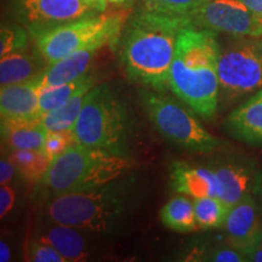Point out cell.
<instances>
[{
    "instance_id": "20",
    "label": "cell",
    "mask_w": 262,
    "mask_h": 262,
    "mask_svg": "<svg viewBox=\"0 0 262 262\" xmlns=\"http://www.w3.org/2000/svg\"><path fill=\"white\" fill-rule=\"evenodd\" d=\"M95 86H88L78 91L74 96H72L67 102L56 108L52 112H49L40 117L39 122L48 133L54 131H72L77 123L78 117L84 106L85 98L89 91Z\"/></svg>"
},
{
    "instance_id": "13",
    "label": "cell",
    "mask_w": 262,
    "mask_h": 262,
    "mask_svg": "<svg viewBox=\"0 0 262 262\" xmlns=\"http://www.w3.org/2000/svg\"><path fill=\"white\" fill-rule=\"evenodd\" d=\"M226 127L242 142L262 146V89L232 111L226 119Z\"/></svg>"
},
{
    "instance_id": "35",
    "label": "cell",
    "mask_w": 262,
    "mask_h": 262,
    "mask_svg": "<svg viewBox=\"0 0 262 262\" xmlns=\"http://www.w3.org/2000/svg\"><path fill=\"white\" fill-rule=\"evenodd\" d=\"M135 0H107V4L116 6V8L124 9L126 6H130Z\"/></svg>"
},
{
    "instance_id": "4",
    "label": "cell",
    "mask_w": 262,
    "mask_h": 262,
    "mask_svg": "<svg viewBox=\"0 0 262 262\" xmlns=\"http://www.w3.org/2000/svg\"><path fill=\"white\" fill-rule=\"evenodd\" d=\"M125 187L111 182L86 191L57 194L48 204L50 221L83 232L104 233L122 221L129 204Z\"/></svg>"
},
{
    "instance_id": "30",
    "label": "cell",
    "mask_w": 262,
    "mask_h": 262,
    "mask_svg": "<svg viewBox=\"0 0 262 262\" xmlns=\"http://www.w3.org/2000/svg\"><path fill=\"white\" fill-rule=\"evenodd\" d=\"M15 199V189L10 185H2V187H0V217L4 219L12 210Z\"/></svg>"
},
{
    "instance_id": "1",
    "label": "cell",
    "mask_w": 262,
    "mask_h": 262,
    "mask_svg": "<svg viewBox=\"0 0 262 262\" xmlns=\"http://www.w3.org/2000/svg\"><path fill=\"white\" fill-rule=\"evenodd\" d=\"M189 17H173L143 10L126 26L122 63L130 79L156 91L169 89V74L181 32Z\"/></svg>"
},
{
    "instance_id": "6",
    "label": "cell",
    "mask_w": 262,
    "mask_h": 262,
    "mask_svg": "<svg viewBox=\"0 0 262 262\" xmlns=\"http://www.w3.org/2000/svg\"><path fill=\"white\" fill-rule=\"evenodd\" d=\"M127 126V113L119 98L106 85H96L86 95L73 133L80 145L124 155Z\"/></svg>"
},
{
    "instance_id": "11",
    "label": "cell",
    "mask_w": 262,
    "mask_h": 262,
    "mask_svg": "<svg viewBox=\"0 0 262 262\" xmlns=\"http://www.w3.org/2000/svg\"><path fill=\"white\" fill-rule=\"evenodd\" d=\"M224 228L229 247L248 258L262 241V219L250 194L229 209Z\"/></svg>"
},
{
    "instance_id": "31",
    "label": "cell",
    "mask_w": 262,
    "mask_h": 262,
    "mask_svg": "<svg viewBox=\"0 0 262 262\" xmlns=\"http://www.w3.org/2000/svg\"><path fill=\"white\" fill-rule=\"evenodd\" d=\"M16 171V166L14 163L8 159H2L0 162V185H9L14 178Z\"/></svg>"
},
{
    "instance_id": "24",
    "label": "cell",
    "mask_w": 262,
    "mask_h": 262,
    "mask_svg": "<svg viewBox=\"0 0 262 262\" xmlns=\"http://www.w3.org/2000/svg\"><path fill=\"white\" fill-rule=\"evenodd\" d=\"M198 228L211 229L224 227L229 209L219 196H203L193 199Z\"/></svg>"
},
{
    "instance_id": "2",
    "label": "cell",
    "mask_w": 262,
    "mask_h": 262,
    "mask_svg": "<svg viewBox=\"0 0 262 262\" xmlns=\"http://www.w3.org/2000/svg\"><path fill=\"white\" fill-rule=\"evenodd\" d=\"M216 33L189 25L180 34L169 74V88L205 119L216 116L220 102Z\"/></svg>"
},
{
    "instance_id": "3",
    "label": "cell",
    "mask_w": 262,
    "mask_h": 262,
    "mask_svg": "<svg viewBox=\"0 0 262 262\" xmlns=\"http://www.w3.org/2000/svg\"><path fill=\"white\" fill-rule=\"evenodd\" d=\"M133 165L124 155L75 143L51 160L40 182L55 195L86 191L114 182Z\"/></svg>"
},
{
    "instance_id": "10",
    "label": "cell",
    "mask_w": 262,
    "mask_h": 262,
    "mask_svg": "<svg viewBox=\"0 0 262 262\" xmlns=\"http://www.w3.org/2000/svg\"><path fill=\"white\" fill-rule=\"evenodd\" d=\"M14 9L29 32L103 12L89 0H14Z\"/></svg>"
},
{
    "instance_id": "32",
    "label": "cell",
    "mask_w": 262,
    "mask_h": 262,
    "mask_svg": "<svg viewBox=\"0 0 262 262\" xmlns=\"http://www.w3.org/2000/svg\"><path fill=\"white\" fill-rule=\"evenodd\" d=\"M239 2L243 3L256 17L262 19V0H239Z\"/></svg>"
},
{
    "instance_id": "8",
    "label": "cell",
    "mask_w": 262,
    "mask_h": 262,
    "mask_svg": "<svg viewBox=\"0 0 262 262\" xmlns=\"http://www.w3.org/2000/svg\"><path fill=\"white\" fill-rule=\"evenodd\" d=\"M143 102L150 122L170 142L199 153H210L221 146L220 139L209 133L191 112L171 98L148 93Z\"/></svg>"
},
{
    "instance_id": "16",
    "label": "cell",
    "mask_w": 262,
    "mask_h": 262,
    "mask_svg": "<svg viewBox=\"0 0 262 262\" xmlns=\"http://www.w3.org/2000/svg\"><path fill=\"white\" fill-rule=\"evenodd\" d=\"M100 49H88L66 56L54 63L45 66L40 75L41 89L58 86L74 81L89 73Z\"/></svg>"
},
{
    "instance_id": "33",
    "label": "cell",
    "mask_w": 262,
    "mask_h": 262,
    "mask_svg": "<svg viewBox=\"0 0 262 262\" xmlns=\"http://www.w3.org/2000/svg\"><path fill=\"white\" fill-rule=\"evenodd\" d=\"M10 258H11V249L6 242L2 241L0 242V261L9 262Z\"/></svg>"
},
{
    "instance_id": "25",
    "label": "cell",
    "mask_w": 262,
    "mask_h": 262,
    "mask_svg": "<svg viewBox=\"0 0 262 262\" xmlns=\"http://www.w3.org/2000/svg\"><path fill=\"white\" fill-rule=\"evenodd\" d=\"M203 0H143L145 9L156 14L173 16V17H191Z\"/></svg>"
},
{
    "instance_id": "7",
    "label": "cell",
    "mask_w": 262,
    "mask_h": 262,
    "mask_svg": "<svg viewBox=\"0 0 262 262\" xmlns=\"http://www.w3.org/2000/svg\"><path fill=\"white\" fill-rule=\"evenodd\" d=\"M220 97L231 104L262 89V37H234L219 51Z\"/></svg>"
},
{
    "instance_id": "26",
    "label": "cell",
    "mask_w": 262,
    "mask_h": 262,
    "mask_svg": "<svg viewBox=\"0 0 262 262\" xmlns=\"http://www.w3.org/2000/svg\"><path fill=\"white\" fill-rule=\"evenodd\" d=\"M27 47V34L21 27H2L0 32V57L16 51H24Z\"/></svg>"
},
{
    "instance_id": "23",
    "label": "cell",
    "mask_w": 262,
    "mask_h": 262,
    "mask_svg": "<svg viewBox=\"0 0 262 262\" xmlns=\"http://www.w3.org/2000/svg\"><path fill=\"white\" fill-rule=\"evenodd\" d=\"M9 159L22 178L32 182H40L51 164V159L42 150L14 149L10 152Z\"/></svg>"
},
{
    "instance_id": "18",
    "label": "cell",
    "mask_w": 262,
    "mask_h": 262,
    "mask_svg": "<svg viewBox=\"0 0 262 262\" xmlns=\"http://www.w3.org/2000/svg\"><path fill=\"white\" fill-rule=\"evenodd\" d=\"M48 131L38 120L6 122L2 120V139L10 149L41 150Z\"/></svg>"
},
{
    "instance_id": "12",
    "label": "cell",
    "mask_w": 262,
    "mask_h": 262,
    "mask_svg": "<svg viewBox=\"0 0 262 262\" xmlns=\"http://www.w3.org/2000/svg\"><path fill=\"white\" fill-rule=\"evenodd\" d=\"M40 77L27 83L2 86L0 90V114L6 122H25L40 119L39 96Z\"/></svg>"
},
{
    "instance_id": "9",
    "label": "cell",
    "mask_w": 262,
    "mask_h": 262,
    "mask_svg": "<svg viewBox=\"0 0 262 262\" xmlns=\"http://www.w3.org/2000/svg\"><path fill=\"white\" fill-rule=\"evenodd\" d=\"M198 28L232 37H262V19L239 0H203L191 15Z\"/></svg>"
},
{
    "instance_id": "15",
    "label": "cell",
    "mask_w": 262,
    "mask_h": 262,
    "mask_svg": "<svg viewBox=\"0 0 262 262\" xmlns=\"http://www.w3.org/2000/svg\"><path fill=\"white\" fill-rule=\"evenodd\" d=\"M171 183L175 192L191 198L217 196V179L215 170L175 163L171 168Z\"/></svg>"
},
{
    "instance_id": "29",
    "label": "cell",
    "mask_w": 262,
    "mask_h": 262,
    "mask_svg": "<svg viewBox=\"0 0 262 262\" xmlns=\"http://www.w3.org/2000/svg\"><path fill=\"white\" fill-rule=\"evenodd\" d=\"M204 261H215V262H243L248 261V258L245 257L241 251H238L237 249L228 247L227 248H220L215 249L211 253H208L204 256Z\"/></svg>"
},
{
    "instance_id": "34",
    "label": "cell",
    "mask_w": 262,
    "mask_h": 262,
    "mask_svg": "<svg viewBox=\"0 0 262 262\" xmlns=\"http://www.w3.org/2000/svg\"><path fill=\"white\" fill-rule=\"evenodd\" d=\"M248 261H254V262H262V241L260 244L257 245L256 249L248 256Z\"/></svg>"
},
{
    "instance_id": "27",
    "label": "cell",
    "mask_w": 262,
    "mask_h": 262,
    "mask_svg": "<svg viewBox=\"0 0 262 262\" xmlns=\"http://www.w3.org/2000/svg\"><path fill=\"white\" fill-rule=\"evenodd\" d=\"M75 143L78 142L74 136L73 130L54 131V133H48L41 150L51 160H54L56 157L62 155L66 149H68L71 146L75 145Z\"/></svg>"
},
{
    "instance_id": "36",
    "label": "cell",
    "mask_w": 262,
    "mask_h": 262,
    "mask_svg": "<svg viewBox=\"0 0 262 262\" xmlns=\"http://www.w3.org/2000/svg\"><path fill=\"white\" fill-rule=\"evenodd\" d=\"M89 2L93 3V4H95L97 6L98 9L101 10V11H106L107 9V0H89Z\"/></svg>"
},
{
    "instance_id": "22",
    "label": "cell",
    "mask_w": 262,
    "mask_h": 262,
    "mask_svg": "<svg viewBox=\"0 0 262 262\" xmlns=\"http://www.w3.org/2000/svg\"><path fill=\"white\" fill-rule=\"evenodd\" d=\"M88 86H96V78L90 73L85 74L84 77L71 81V83L41 89L40 96H39V114H40V117L55 111L67 102L78 91Z\"/></svg>"
},
{
    "instance_id": "17",
    "label": "cell",
    "mask_w": 262,
    "mask_h": 262,
    "mask_svg": "<svg viewBox=\"0 0 262 262\" xmlns=\"http://www.w3.org/2000/svg\"><path fill=\"white\" fill-rule=\"evenodd\" d=\"M81 232L71 226L51 221V225L39 232L35 239L52 245L68 262H77L86 260L89 256L86 241Z\"/></svg>"
},
{
    "instance_id": "14",
    "label": "cell",
    "mask_w": 262,
    "mask_h": 262,
    "mask_svg": "<svg viewBox=\"0 0 262 262\" xmlns=\"http://www.w3.org/2000/svg\"><path fill=\"white\" fill-rule=\"evenodd\" d=\"M217 196L228 208L250 194L254 185V168L249 163L231 162L215 169Z\"/></svg>"
},
{
    "instance_id": "28",
    "label": "cell",
    "mask_w": 262,
    "mask_h": 262,
    "mask_svg": "<svg viewBox=\"0 0 262 262\" xmlns=\"http://www.w3.org/2000/svg\"><path fill=\"white\" fill-rule=\"evenodd\" d=\"M28 260L34 262H68L52 245L34 239L29 247Z\"/></svg>"
},
{
    "instance_id": "5",
    "label": "cell",
    "mask_w": 262,
    "mask_h": 262,
    "mask_svg": "<svg viewBox=\"0 0 262 262\" xmlns=\"http://www.w3.org/2000/svg\"><path fill=\"white\" fill-rule=\"evenodd\" d=\"M127 14L100 12L68 24L31 32L37 51L48 64L74 52L88 49H102L122 34Z\"/></svg>"
},
{
    "instance_id": "21",
    "label": "cell",
    "mask_w": 262,
    "mask_h": 262,
    "mask_svg": "<svg viewBox=\"0 0 262 262\" xmlns=\"http://www.w3.org/2000/svg\"><path fill=\"white\" fill-rule=\"evenodd\" d=\"M191 196L178 195L166 203L160 210L162 224L175 232L187 233L198 228L194 215V204Z\"/></svg>"
},
{
    "instance_id": "19",
    "label": "cell",
    "mask_w": 262,
    "mask_h": 262,
    "mask_svg": "<svg viewBox=\"0 0 262 262\" xmlns=\"http://www.w3.org/2000/svg\"><path fill=\"white\" fill-rule=\"evenodd\" d=\"M45 66L33 55L16 51L0 58V84L2 86L27 83L40 77Z\"/></svg>"
}]
</instances>
